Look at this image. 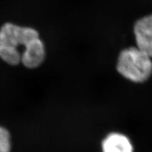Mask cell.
I'll return each instance as SVG.
<instances>
[{
    "label": "cell",
    "instance_id": "obj_7",
    "mask_svg": "<svg viewBox=\"0 0 152 152\" xmlns=\"http://www.w3.org/2000/svg\"><path fill=\"white\" fill-rule=\"evenodd\" d=\"M12 148V140L9 131L0 125V152H10Z\"/></svg>",
    "mask_w": 152,
    "mask_h": 152
},
{
    "label": "cell",
    "instance_id": "obj_1",
    "mask_svg": "<svg viewBox=\"0 0 152 152\" xmlns=\"http://www.w3.org/2000/svg\"><path fill=\"white\" fill-rule=\"evenodd\" d=\"M117 71L134 83H143L152 74L151 58L137 47H129L120 53Z\"/></svg>",
    "mask_w": 152,
    "mask_h": 152
},
{
    "label": "cell",
    "instance_id": "obj_4",
    "mask_svg": "<svg viewBox=\"0 0 152 152\" xmlns=\"http://www.w3.org/2000/svg\"><path fill=\"white\" fill-rule=\"evenodd\" d=\"M45 58V45L38 37L25 46V51L21 55V62L26 68H35L42 64Z\"/></svg>",
    "mask_w": 152,
    "mask_h": 152
},
{
    "label": "cell",
    "instance_id": "obj_6",
    "mask_svg": "<svg viewBox=\"0 0 152 152\" xmlns=\"http://www.w3.org/2000/svg\"><path fill=\"white\" fill-rule=\"evenodd\" d=\"M0 58L11 66L18 65L21 62V55L17 48L0 45Z\"/></svg>",
    "mask_w": 152,
    "mask_h": 152
},
{
    "label": "cell",
    "instance_id": "obj_2",
    "mask_svg": "<svg viewBox=\"0 0 152 152\" xmlns=\"http://www.w3.org/2000/svg\"><path fill=\"white\" fill-rule=\"evenodd\" d=\"M38 37L39 33L33 28L7 23L0 29V45L17 48L20 45L26 46L30 41Z\"/></svg>",
    "mask_w": 152,
    "mask_h": 152
},
{
    "label": "cell",
    "instance_id": "obj_3",
    "mask_svg": "<svg viewBox=\"0 0 152 152\" xmlns=\"http://www.w3.org/2000/svg\"><path fill=\"white\" fill-rule=\"evenodd\" d=\"M134 33L137 47L152 58V14L136 22Z\"/></svg>",
    "mask_w": 152,
    "mask_h": 152
},
{
    "label": "cell",
    "instance_id": "obj_5",
    "mask_svg": "<svg viewBox=\"0 0 152 152\" xmlns=\"http://www.w3.org/2000/svg\"><path fill=\"white\" fill-rule=\"evenodd\" d=\"M103 152H133L130 140L119 133H111L102 142Z\"/></svg>",
    "mask_w": 152,
    "mask_h": 152
}]
</instances>
